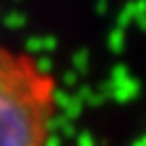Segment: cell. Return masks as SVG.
Wrapping results in <instances>:
<instances>
[{"mask_svg": "<svg viewBox=\"0 0 146 146\" xmlns=\"http://www.w3.org/2000/svg\"><path fill=\"white\" fill-rule=\"evenodd\" d=\"M55 78L28 53L0 44V146H47Z\"/></svg>", "mask_w": 146, "mask_h": 146, "instance_id": "6da1fadb", "label": "cell"}]
</instances>
